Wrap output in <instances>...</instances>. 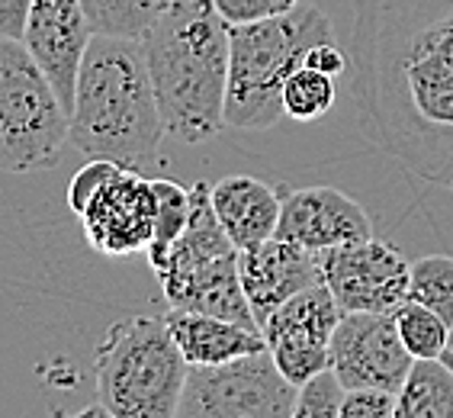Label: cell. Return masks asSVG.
<instances>
[{
    "mask_svg": "<svg viewBox=\"0 0 453 418\" xmlns=\"http://www.w3.org/2000/svg\"><path fill=\"white\" fill-rule=\"evenodd\" d=\"M357 126L427 183L453 177V0H354Z\"/></svg>",
    "mask_w": 453,
    "mask_h": 418,
    "instance_id": "cell-1",
    "label": "cell"
},
{
    "mask_svg": "<svg viewBox=\"0 0 453 418\" xmlns=\"http://www.w3.org/2000/svg\"><path fill=\"white\" fill-rule=\"evenodd\" d=\"M165 135L142 43L94 33L74 84L68 142L84 158L145 171L161 158Z\"/></svg>",
    "mask_w": 453,
    "mask_h": 418,
    "instance_id": "cell-2",
    "label": "cell"
},
{
    "mask_svg": "<svg viewBox=\"0 0 453 418\" xmlns=\"http://www.w3.org/2000/svg\"><path fill=\"white\" fill-rule=\"evenodd\" d=\"M171 139L196 145L226 126L228 23L212 0H174L139 39Z\"/></svg>",
    "mask_w": 453,
    "mask_h": 418,
    "instance_id": "cell-3",
    "label": "cell"
},
{
    "mask_svg": "<svg viewBox=\"0 0 453 418\" xmlns=\"http://www.w3.org/2000/svg\"><path fill=\"white\" fill-rule=\"evenodd\" d=\"M332 39V19L319 4L303 0L283 17L228 27L226 126L242 132L273 129L283 120V84L305 52Z\"/></svg>",
    "mask_w": 453,
    "mask_h": 418,
    "instance_id": "cell-4",
    "label": "cell"
},
{
    "mask_svg": "<svg viewBox=\"0 0 453 418\" xmlns=\"http://www.w3.org/2000/svg\"><path fill=\"white\" fill-rule=\"evenodd\" d=\"M96 406L110 418H177L190 364L165 319L129 315L110 325L94 358Z\"/></svg>",
    "mask_w": 453,
    "mask_h": 418,
    "instance_id": "cell-5",
    "label": "cell"
},
{
    "mask_svg": "<svg viewBox=\"0 0 453 418\" xmlns=\"http://www.w3.org/2000/svg\"><path fill=\"white\" fill-rule=\"evenodd\" d=\"M210 187L206 181L190 187V219L155 277L171 309L210 313L257 329L238 277V248L219 226Z\"/></svg>",
    "mask_w": 453,
    "mask_h": 418,
    "instance_id": "cell-6",
    "label": "cell"
},
{
    "mask_svg": "<svg viewBox=\"0 0 453 418\" xmlns=\"http://www.w3.org/2000/svg\"><path fill=\"white\" fill-rule=\"evenodd\" d=\"M68 110L19 39H0V171L33 174L58 165Z\"/></svg>",
    "mask_w": 453,
    "mask_h": 418,
    "instance_id": "cell-7",
    "label": "cell"
},
{
    "mask_svg": "<svg viewBox=\"0 0 453 418\" xmlns=\"http://www.w3.org/2000/svg\"><path fill=\"white\" fill-rule=\"evenodd\" d=\"M293 412L296 386L280 374L267 348L190 367L177 406V418H293Z\"/></svg>",
    "mask_w": 453,
    "mask_h": 418,
    "instance_id": "cell-8",
    "label": "cell"
},
{
    "mask_svg": "<svg viewBox=\"0 0 453 418\" xmlns=\"http://www.w3.org/2000/svg\"><path fill=\"white\" fill-rule=\"evenodd\" d=\"M322 258V283L332 290L341 313H393L402 299H409L411 264L395 244L383 238H360L338 244Z\"/></svg>",
    "mask_w": 453,
    "mask_h": 418,
    "instance_id": "cell-9",
    "label": "cell"
},
{
    "mask_svg": "<svg viewBox=\"0 0 453 418\" xmlns=\"http://www.w3.org/2000/svg\"><path fill=\"white\" fill-rule=\"evenodd\" d=\"M338 319L341 306L334 303L332 290L325 283H312L299 290L296 297H289L283 306H277L261 325L264 344L271 351L273 364L296 390L309 376L332 367L328 341H332Z\"/></svg>",
    "mask_w": 453,
    "mask_h": 418,
    "instance_id": "cell-10",
    "label": "cell"
},
{
    "mask_svg": "<svg viewBox=\"0 0 453 418\" xmlns=\"http://www.w3.org/2000/svg\"><path fill=\"white\" fill-rule=\"evenodd\" d=\"M328 358L344 390L380 386L389 392H399L415 360L402 344L393 313H341Z\"/></svg>",
    "mask_w": 453,
    "mask_h": 418,
    "instance_id": "cell-11",
    "label": "cell"
},
{
    "mask_svg": "<svg viewBox=\"0 0 453 418\" xmlns=\"http://www.w3.org/2000/svg\"><path fill=\"white\" fill-rule=\"evenodd\" d=\"M155 183L142 171L119 167L94 193V200L81 213L84 238L94 252L106 258H126L149 248L155 228Z\"/></svg>",
    "mask_w": 453,
    "mask_h": 418,
    "instance_id": "cell-12",
    "label": "cell"
},
{
    "mask_svg": "<svg viewBox=\"0 0 453 418\" xmlns=\"http://www.w3.org/2000/svg\"><path fill=\"white\" fill-rule=\"evenodd\" d=\"M277 238L296 242L309 252H328L338 244L373 236V222L357 200L338 187H289L280 183Z\"/></svg>",
    "mask_w": 453,
    "mask_h": 418,
    "instance_id": "cell-13",
    "label": "cell"
},
{
    "mask_svg": "<svg viewBox=\"0 0 453 418\" xmlns=\"http://www.w3.org/2000/svg\"><path fill=\"white\" fill-rule=\"evenodd\" d=\"M90 39H94V27L81 0H33L19 43L27 45L35 65L45 71V78L52 81L55 94L68 113Z\"/></svg>",
    "mask_w": 453,
    "mask_h": 418,
    "instance_id": "cell-14",
    "label": "cell"
},
{
    "mask_svg": "<svg viewBox=\"0 0 453 418\" xmlns=\"http://www.w3.org/2000/svg\"><path fill=\"white\" fill-rule=\"evenodd\" d=\"M238 277L254 313V322L261 329L267 315L283 306L299 290L322 283V258L319 252H309L303 244L287 242V238H267L238 252Z\"/></svg>",
    "mask_w": 453,
    "mask_h": 418,
    "instance_id": "cell-15",
    "label": "cell"
},
{
    "mask_svg": "<svg viewBox=\"0 0 453 418\" xmlns=\"http://www.w3.org/2000/svg\"><path fill=\"white\" fill-rule=\"evenodd\" d=\"M212 209H216L219 226L226 228L238 252L267 242L277 232L280 219V190L271 183L248 174L222 177L210 187Z\"/></svg>",
    "mask_w": 453,
    "mask_h": 418,
    "instance_id": "cell-16",
    "label": "cell"
},
{
    "mask_svg": "<svg viewBox=\"0 0 453 418\" xmlns=\"http://www.w3.org/2000/svg\"><path fill=\"white\" fill-rule=\"evenodd\" d=\"M167 329L174 335L183 360L190 367H212L226 364L232 358L251 354L267 348L264 331L251 325H238L228 319H219L210 313H193V309H171L165 315Z\"/></svg>",
    "mask_w": 453,
    "mask_h": 418,
    "instance_id": "cell-17",
    "label": "cell"
},
{
    "mask_svg": "<svg viewBox=\"0 0 453 418\" xmlns=\"http://www.w3.org/2000/svg\"><path fill=\"white\" fill-rule=\"evenodd\" d=\"M395 418H453V370L444 358L411 360L395 392Z\"/></svg>",
    "mask_w": 453,
    "mask_h": 418,
    "instance_id": "cell-18",
    "label": "cell"
},
{
    "mask_svg": "<svg viewBox=\"0 0 453 418\" xmlns=\"http://www.w3.org/2000/svg\"><path fill=\"white\" fill-rule=\"evenodd\" d=\"M94 33L142 39L174 0H81Z\"/></svg>",
    "mask_w": 453,
    "mask_h": 418,
    "instance_id": "cell-19",
    "label": "cell"
},
{
    "mask_svg": "<svg viewBox=\"0 0 453 418\" xmlns=\"http://www.w3.org/2000/svg\"><path fill=\"white\" fill-rule=\"evenodd\" d=\"M155 228H151V242L145 248L149 254L151 270L161 267V261L167 258L171 244L180 238L187 219H190V187H180L177 181L167 177H155Z\"/></svg>",
    "mask_w": 453,
    "mask_h": 418,
    "instance_id": "cell-20",
    "label": "cell"
},
{
    "mask_svg": "<svg viewBox=\"0 0 453 418\" xmlns=\"http://www.w3.org/2000/svg\"><path fill=\"white\" fill-rule=\"evenodd\" d=\"M395 329L411 358H441L450 344V325L437 313H431L427 306L415 303V299H402L393 309Z\"/></svg>",
    "mask_w": 453,
    "mask_h": 418,
    "instance_id": "cell-21",
    "label": "cell"
},
{
    "mask_svg": "<svg viewBox=\"0 0 453 418\" xmlns=\"http://www.w3.org/2000/svg\"><path fill=\"white\" fill-rule=\"evenodd\" d=\"M280 100H283V113H287L289 120L312 122L334 106L338 88H334L332 74L315 71V68H309V65H299L287 78V84H283Z\"/></svg>",
    "mask_w": 453,
    "mask_h": 418,
    "instance_id": "cell-22",
    "label": "cell"
},
{
    "mask_svg": "<svg viewBox=\"0 0 453 418\" xmlns=\"http://www.w3.org/2000/svg\"><path fill=\"white\" fill-rule=\"evenodd\" d=\"M409 299L427 306L453 329V254H427L411 264Z\"/></svg>",
    "mask_w": 453,
    "mask_h": 418,
    "instance_id": "cell-23",
    "label": "cell"
},
{
    "mask_svg": "<svg viewBox=\"0 0 453 418\" xmlns=\"http://www.w3.org/2000/svg\"><path fill=\"white\" fill-rule=\"evenodd\" d=\"M344 383L338 380L332 367L322 374L309 376L296 390V418H341V402H344Z\"/></svg>",
    "mask_w": 453,
    "mask_h": 418,
    "instance_id": "cell-24",
    "label": "cell"
},
{
    "mask_svg": "<svg viewBox=\"0 0 453 418\" xmlns=\"http://www.w3.org/2000/svg\"><path fill=\"white\" fill-rule=\"evenodd\" d=\"M303 0H212L219 17L228 27H242V23H257V19L283 17L289 10H296Z\"/></svg>",
    "mask_w": 453,
    "mask_h": 418,
    "instance_id": "cell-25",
    "label": "cell"
},
{
    "mask_svg": "<svg viewBox=\"0 0 453 418\" xmlns=\"http://www.w3.org/2000/svg\"><path fill=\"white\" fill-rule=\"evenodd\" d=\"M116 171H119L116 161H106V158H88V165L81 167L78 174L71 177V183H68V206L74 209V216L84 213V206L94 200V193L100 190V187H104Z\"/></svg>",
    "mask_w": 453,
    "mask_h": 418,
    "instance_id": "cell-26",
    "label": "cell"
},
{
    "mask_svg": "<svg viewBox=\"0 0 453 418\" xmlns=\"http://www.w3.org/2000/svg\"><path fill=\"white\" fill-rule=\"evenodd\" d=\"M341 418H395V392L380 386H360L344 392Z\"/></svg>",
    "mask_w": 453,
    "mask_h": 418,
    "instance_id": "cell-27",
    "label": "cell"
},
{
    "mask_svg": "<svg viewBox=\"0 0 453 418\" xmlns=\"http://www.w3.org/2000/svg\"><path fill=\"white\" fill-rule=\"evenodd\" d=\"M303 65H309V68L325 71V74L338 78V74H344V71H348V52H344L341 45H334V39H328V43L312 45V49L305 52Z\"/></svg>",
    "mask_w": 453,
    "mask_h": 418,
    "instance_id": "cell-28",
    "label": "cell"
},
{
    "mask_svg": "<svg viewBox=\"0 0 453 418\" xmlns=\"http://www.w3.org/2000/svg\"><path fill=\"white\" fill-rule=\"evenodd\" d=\"M33 0H0V39H23Z\"/></svg>",
    "mask_w": 453,
    "mask_h": 418,
    "instance_id": "cell-29",
    "label": "cell"
},
{
    "mask_svg": "<svg viewBox=\"0 0 453 418\" xmlns=\"http://www.w3.org/2000/svg\"><path fill=\"white\" fill-rule=\"evenodd\" d=\"M441 358H444L447 364H450V370H453V351H444V354H441Z\"/></svg>",
    "mask_w": 453,
    "mask_h": 418,
    "instance_id": "cell-30",
    "label": "cell"
},
{
    "mask_svg": "<svg viewBox=\"0 0 453 418\" xmlns=\"http://www.w3.org/2000/svg\"><path fill=\"white\" fill-rule=\"evenodd\" d=\"M447 351H453V329H450V344H447Z\"/></svg>",
    "mask_w": 453,
    "mask_h": 418,
    "instance_id": "cell-31",
    "label": "cell"
},
{
    "mask_svg": "<svg viewBox=\"0 0 453 418\" xmlns=\"http://www.w3.org/2000/svg\"><path fill=\"white\" fill-rule=\"evenodd\" d=\"M447 187H450V190H453V177H450V183H447Z\"/></svg>",
    "mask_w": 453,
    "mask_h": 418,
    "instance_id": "cell-32",
    "label": "cell"
}]
</instances>
